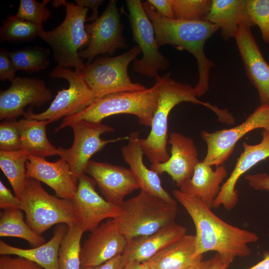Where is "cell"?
<instances>
[{
    "instance_id": "cell-30",
    "label": "cell",
    "mask_w": 269,
    "mask_h": 269,
    "mask_svg": "<svg viewBox=\"0 0 269 269\" xmlns=\"http://www.w3.org/2000/svg\"><path fill=\"white\" fill-rule=\"evenodd\" d=\"M28 156L27 152L24 150H0V169L10 184L14 195L19 199L26 183L25 165Z\"/></svg>"
},
{
    "instance_id": "cell-31",
    "label": "cell",
    "mask_w": 269,
    "mask_h": 269,
    "mask_svg": "<svg viewBox=\"0 0 269 269\" xmlns=\"http://www.w3.org/2000/svg\"><path fill=\"white\" fill-rule=\"evenodd\" d=\"M83 233L79 224L67 226L58 252L59 269H81V240Z\"/></svg>"
},
{
    "instance_id": "cell-2",
    "label": "cell",
    "mask_w": 269,
    "mask_h": 269,
    "mask_svg": "<svg viewBox=\"0 0 269 269\" xmlns=\"http://www.w3.org/2000/svg\"><path fill=\"white\" fill-rule=\"evenodd\" d=\"M142 3L153 24L158 46L171 44L188 51L196 58L199 78L194 90L197 97L205 94L209 89L210 72L215 64L206 57L204 45L220 28L204 20L166 18L160 15L147 0Z\"/></svg>"
},
{
    "instance_id": "cell-40",
    "label": "cell",
    "mask_w": 269,
    "mask_h": 269,
    "mask_svg": "<svg viewBox=\"0 0 269 269\" xmlns=\"http://www.w3.org/2000/svg\"><path fill=\"white\" fill-rule=\"evenodd\" d=\"M0 208L6 210L9 209H20L21 203L19 198L14 195L0 181Z\"/></svg>"
},
{
    "instance_id": "cell-13",
    "label": "cell",
    "mask_w": 269,
    "mask_h": 269,
    "mask_svg": "<svg viewBox=\"0 0 269 269\" xmlns=\"http://www.w3.org/2000/svg\"><path fill=\"white\" fill-rule=\"evenodd\" d=\"M117 2L110 0L101 15L92 23L85 25L89 43L85 49L79 52V55L82 59H88L87 64L99 54L113 55L118 49L128 47L123 35L124 24Z\"/></svg>"
},
{
    "instance_id": "cell-6",
    "label": "cell",
    "mask_w": 269,
    "mask_h": 269,
    "mask_svg": "<svg viewBox=\"0 0 269 269\" xmlns=\"http://www.w3.org/2000/svg\"><path fill=\"white\" fill-rule=\"evenodd\" d=\"M66 16L63 22L52 30L42 29L38 36L51 47L53 57L58 66L74 67L75 71L81 72L86 65L79 55V52L87 47L89 36L85 23L89 8L66 2Z\"/></svg>"
},
{
    "instance_id": "cell-1",
    "label": "cell",
    "mask_w": 269,
    "mask_h": 269,
    "mask_svg": "<svg viewBox=\"0 0 269 269\" xmlns=\"http://www.w3.org/2000/svg\"><path fill=\"white\" fill-rule=\"evenodd\" d=\"M172 194L195 225L196 256L216 252L228 268L236 258L251 255L252 250L249 245L259 240L256 233L225 222L197 197L187 196L177 189L172 191Z\"/></svg>"
},
{
    "instance_id": "cell-28",
    "label": "cell",
    "mask_w": 269,
    "mask_h": 269,
    "mask_svg": "<svg viewBox=\"0 0 269 269\" xmlns=\"http://www.w3.org/2000/svg\"><path fill=\"white\" fill-rule=\"evenodd\" d=\"M18 122L21 150H25L30 155L43 158L58 155V147L52 144L47 136L48 121L24 118Z\"/></svg>"
},
{
    "instance_id": "cell-46",
    "label": "cell",
    "mask_w": 269,
    "mask_h": 269,
    "mask_svg": "<svg viewBox=\"0 0 269 269\" xmlns=\"http://www.w3.org/2000/svg\"><path fill=\"white\" fill-rule=\"evenodd\" d=\"M210 269H227V268L222 263L221 257L218 253L212 258Z\"/></svg>"
},
{
    "instance_id": "cell-36",
    "label": "cell",
    "mask_w": 269,
    "mask_h": 269,
    "mask_svg": "<svg viewBox=\"0 0 269 269\" xmlns=\"http://www.w3.org/2000/svg\"><path fill=\"white\" fill-rule=\"evenodd\" d=\"M49 0L39 2L35 0H20L16 15L25 20L42 24L50 17L51 12L46 7Z\"/></svg>"
},
{
    "instance_id": "cell-19",
    "label": "cell",
    "mask_w": 269,
    "mask_h": 269,
    "mask_svg": "<svg viewBox=\"0 0 269 269\" xmlns=\"http://www.w3.org/2000/svg\"><path fill=\"white\" fill-rule=\"evenodd\" d=\"M262 135V140L258 144L243 142V151L238 158L230 176L221 186L214 201V208L222 206L227 211L233 209L239 201L236 185L240 177L256 164L269 157V132L263 130Z\"/></svg>"
},
{
    "instance_id": "cell-35",
    "label": "cell",
    "mask_w": 269,
    "mask_h": 269,
    "mask_svg": "<svg viewBox=\"0 0 269 269\" xmlns=\"http://www.w3.org/2000/svg\"><path fill=\"white\" fill-rule=\"evenodd\" d=\"M247 11L253 25L259 27L263 40L269 44V0H247Z\"/></svg>"
},
{
    "instance_id": "cell-23",
    "label": "cell",
    "mask_w": 269,
    "mask_h": 269,
    "mask_svg": "<svg viewBox=\"0 0 269 269\" xmlns=\"http://www.w3.org/2000/svg\"><path fill=\"white\" fill-rule=\"evenodd\" d=\"M186 233L184 226L174 222L152 234L128 240L122 256L126 263L146 262Z\"/></svg>"
},
{
    "instance_id": "cell-3",
    "label": "cell",
    "mask_w": 269,
    "mask_h": 269,
    "mask_svg": "<svg viewBox=\"0 0 269 269\" xmlns=\"http://www.w3.org/2000/svg\"><path fill=\"white\" fill-rule=\"evenodd\" d=\"M159 81L157 105L150 126L151 130L145 138L139 139L141 147L151 165L166 161L170 157L167 150L168 118L172 109L182 102L203 105L218 115L221 109L208 102L199 100L194 88L178 82L170 77V73L156 77Z\"/></svg>"
},
{
    "instance_id": "cell-41",
    "label": "cell",
    "mask_w": 269,
    "mask_h": 269,
    "mask_svg": "<svg viewBox=\"0 0 269 269\" xmlns=\"http://www.w3.org/2000/svg\"><path fill=\"white\" fill-rule=\"evenodd\" d=\"M249 186L256 190L269 191V175L266 173L246 174L245 176Z\"/></svg>"
},
{
    "instance_id": "cell-18",
    "label": "cell",
    "mask_w": 269,
    "mask_h": 269,
    "mask_svg": "<svg viewBox=\"0 0 269 269\" xmlns=\"http://www.w3.org/2000/svg\"><path fill=\"white\" fill-rule=\"evenodd\" d=\"M85 173L94 179L105 199L119 206L127 195L139 189L130 169L120 165L90 160Z\"/></svg>"
},
{
    "instance_id": "cell-20",
    "label": "cell",
    "mask_w": 269,
    "mask_h": 269,
    "mask_svg": "<svg viewBox=\"0 0 269 269\" xmlns=\"http://www.w3.org/2000/svg\"><path fill=\"white\" fill-rule=\"evenodd\" d=\"M171 155L166 161L151 165L158 174L166 173L179 188L190 179L199 162L197 147L192 139L178 132L169 135Z\"/></svg>"
},
{
    "instance_id": "cell-21",
    "label": "cell",
    "mask_w": 269,
    "mask_h": 269,
    "mask_svg": "<svg viewBox=\"0 0 269 269\" xmlns=\"http://www.w3.org/2000/svg\"><path fill=\"white\" fill-rule=\"evenodd\" d=\"M26 176L51 187L56 196L71 200L77 189L69 165L63 158L49 162L45 158L29 155L26 162Z\"/></svg>"
},
{
    "instance_id": "cell-38",
    "label": "cell",
    "mask_w": 269,
    "mask_h": 269,
    "mask_svg": "<svg viewBox=\"0 0 269 269\" xmlns=\"http://www.w3.org/2000/svg\"><path fill=\"white\" fill-rule=\"evenodd\" d=\"M0 269H44L35 263L23 257L11 258L7 255L0 258Z\"/></svg>"
},
{
    "instance_id": "cell-12",
    "label": "cell",
    "mask_w": 269,
    "mask_h": 269,
    "mask_svg": "<svg viewBox=\"0 0 269 269\" xmlns=\"http://www.w3.org/2000/svg\"><path fill=\"white\" fill-rule=\"evenodd\" d=\"M260 128L269 132V106L261 105L244 122L231 129L213 133L202 131L201 136L207 147L203 160L211 166L223 165L233 153L237 142L249 132Z\"/></svg>"
},
{
    "instance_id": "cell-43",
    "label": "cell",
    "mask_w": 269,
    "mask_h": 269,
    "mask_svg": "<svg viewBox=\"0 0 269 269\" xmlns=\"http://www.w3.org/2000/svg\"><path fill=\"white\" fill-rule=\"evenodd\" d=\"M125 264L126 262L122 255L101 265L81 267L80 269H123Z\"/></svg>"
},
{
    "instance_id": "cell-44",
    "label": "cell",
    "mask_w": 269,
    "mask_h": 269,
    "mask_svg": "<svg viewBox=\"0 0 269 269\" xmlns=\"http://www.w3.org/2000/svg\"><path fill=\"white\" fill-rule=\"evenodd\" d=\"M76 4L92 10V15L87 19V21H95L99 18L98 8L104 2V0H75Z\"/></svg>"
},
{
    "instance_id": "cell-39",
    "label": "cell",
    "mask_w": 269,
    "mask_h": 269,
    "mask_svg": "<svg viewBox=\"0 0 269 269\" xmlns=\"http://www.w3.org/2000/svg\"><path fill=\"white\" fill-rule=\"evenodd\" d=\"M16 67L8 55V51L4 48L0 49V80H6L12 82L15 78Z\"/></svg>"
},
{
    "instance_id": "cell-32",
    "label": "cell",
    "mask_w": 269,
    "mask_h": 269,
    "mask_svg": "<svg viewBox=\"0 0 269 269\" xmlns=\"http://www.w3.org/2000/svg\"><path fill=\"white\" fill-rule=\"evenodd\" d=\"M2 23L0 28V42L29 41L38 36L43 29L42 24L22 19L16 15H8Z\"/></svg>"
},
{
    "instance_id": "cell-27",
    "label": "cell",
    "mask_w": 269,
    "mask_h": 269,
    "mask_svg": "<svg viewBox=\"0 0 269 269\" xmlns=\"http://www.w3.org/2000/svg\"><path fill=\"white\" fill-rule=\"evenodd\" d=\"M67 226L57 227L52 237L48 242L32 249H21L0 241V255H15L32 261L44 269H59L58 252Z\"/></svg>"
},
{
    "instance_id": "cell-8",
    "label": "cell",
    "mask_w": 269,
    "mask_h": 269,
    "mask_svg": "<svg viewBox=\"0 0 269 269\" xmlns=\"http://www.w3.org/2000/svg\"><path fill=\"white\" fill-rule=\"evenodd\" d=\"M141 53L138 45L115 57L103 56L86 65L81 74L97 98L124 92L141 91L147 89L134 83L129 76V64Z\"/></svg>"
},
{
    "instance_id": "cell-42",
    "label": "cell",
    "mask_w": 269,
    "mask_h": 269,
    "mask_svg": "<svg viewBox=\"0 0 269 269\" xmlns=\"http://www.w3.org/2000/svg\"><path fill=\"white\" fill-rule=\"evenodd\" d=\"M158 13L164 17L174 18L172 0H148Z\"/></svg>"
},
{
    "instance_id": "cell-5",
    "label": "cell",
    "mask_w": 269,
    "mask_h": 269,
    "mask_svg": "<svg viewBox=\"0 0 269 269\" xmlns=\"http://www.w3.org/2000/svg\"><path fill=\"white\" fill-rule=\"evenodd\" d=\"M120 208L114 219L128 241L149 235L174 222L177 213V204L141 190L125 200Z\"/></svg>"
},
{
    "instance_id": "cell-34",
    "label": "cell",
    "mask_w": 269,
    "mask_h": 269,
    "mask_svg": "<svg viewBox=\"0 0 269 269\" xmlns=\"http://www.w3.org/2000/svg\"><path fill=\"white\" fill-rule=\"evenodd\" d=\"M212 0H172L174 18L185 20H204Z\"/></svg>"
},
{
    "instance_id": "cell-49",
    "label": "cell",
    "mask_w": 269,
    "mask_h": 269,
    "mask_svg": "<svg viewBox=\"0 0 269 269\" xmlns=\"http://www.w3.org/2000/svg\"><path fill=\"white\" fill-rule=\"evenodd\" d=\"M64 1V0H54L52 2V5L54 7H58L61 5H63Z\"/></svg>"
},
{
    "instance_id": "cell-16",
    "label": "cell",
    "mask_w": 269,
    "mask_h": 269,
    "mask_svg": "<svg viewBox=\"0 0 269 269\" xmlns=\"http://www.w3.org/2000/svg\"><path fill=\"white\" fill-rule=\"evenodd\" d=\"M91 232L81 246V267L98 266L123 254L128 240L114 219L106 220Z\"/></svg>"
},
{
    "instance_id": "cell-4",
    "label": "cell",
    "mask_w": 269,
    "mask_h": 269,
    "mask_svg": "<svg viewBox=\"0 0 269 269\" xmlns=\"http://www.w3.org/2000/svg\"><path fill=\"white\" fill-rule=\"evenodd\" d=\"M159 84L156 77L154 84L145 90L116 93L97 98L81 112L63 118L54 133L81 120L102 122L107 117L119 114L134 115L141 125L150 127L157 105Z\"/></svg>"
},
{
    "instance_id": "cell-26",
    "label": "cell",
    "mask_w": 269,
    "mask_h": 269,
    "mask_svg": "<svg viewBox=\"0 0 269 269\" xmlns=\"http://www.w3.org/2000/svg\"><path fill=\"white\" fill-rule=\"evenodd\" d=\"M204 20L217 25L225 40L234 38L241 24L251 23L247 11V0H212Z\"/></svg>"
},
{
    "instance_id": "cell-14",
    "label": "cell",
    "mask_w": 269,
    "mask_h": 269,
    "mask_svg": "<svg viewBox=\"0 0 269 269\" xmlns=\"http://www.w3.org/2000/svg\"><path fill=\"white\" fill-rule=\"evenodd\" d=\"M96 184L93 178L83 174L78 179L77 191L71 200L84 233L92 232L105 220L115 219L120 212L119 206L98 193Z\"/></svg>"
},
{
    "instance_id": "cell-17",
    "label": "cell",
    "mask_w": 269,
    "mask_h": 269,
    "mask_svg": "<svg viewBox=\"0 0 269 269\" xmlns=\"http://www.w3.org/2000/svg\"><path fill=\"white\" fill-rule=\"evenodd\" d=\"M250 22L241 24L235 36L247 75L257 89L261 105L269 106V64L253 35Z\"/></svg>"
},
{
    "instance_id": "cell-48",
    "label": "cell",
    "mask_w": 269,
    "mask_h": 269,
    "mask_svg": "<svg viewBox=\"0 0 269 269\" xmlns=\"http://www.w3.org/2000/svg\"><path fill=\"white\" fill-rule=\"evenodd\" d=\"M211 262L212 258L207 260L202 261L199 264L187 269H210Z\"/></svg>"
},
{
    "instance_id": "cell-33",
    "label": "cell",
    "mask_w": 269,
    "mask_h": 269,
    "mask_svg": "<svg viewBox=\"0 0 269 269\" xmlns=\"http://www.w3.org/2000/svg\"><path fill=\"white\" fill-rule=\"evenodd\" d=\"M8 55L17 71L32 73L48 66L50 50L43 47L31 46L8 51Z\"/></svg>"
},
{
    "instance_id": "cell-29",
    "label": "cell",
    "mask_w": 269,
    "mask_h": 269,
    "mask_svg": "<svg viewBox=\"0 0 269 269\" xmlns=\"http://www.w3.org/2000/svg\"><path fill=\"white\" fill-rule=\"evenodd\" d=\"M20 209H9L0 212V237H16L26 241L35 247L43 244L44 238L34 231L23 218Z\"/></svg>"
},
{
    "instance_id": "cell-9",
    "label": "cell",
    "mask_w": 269,
    "mask_h": 269,
    "mask_svg": "<svg viewBox=\"0 0 269 269\" xmlns=\"http://www.w3.org/2000/svg\"><path fill=\"white\" fill-rule=\"evenodd\" d=\"M50 76L53 78L66 79L69 84L68 88L58 91L48 108L42 113L34 114L32 107L28 108L23 115L25 118L46 120L50 123L55 122L81 112L97 99L81 72L57 66L50 72Z\"/></svg>"
},
{
    "instance_id": "cell-10",
    "label": "cell",
    "mask_w": 269,
    "mask_h": 269,
    "mask_svg": "<svg viewBox=\"0 0 269 269\" xmlns=\"http://www.w3.org/2000/svg\"><path fill=\"white\" fill-rule=\"evenodd\" d=\"M128 16L133 40L142 53L141 59L133 61L135 72L151 78H156L159 70L165 71L170 66L169 60L159 50L153 24L140 0H127Z\"/></svg>"
},
{
    "instance_id": "cell-11",
    "label": "cell",
    "mask_w": 269,
    "mask_h": 269,
    "mask_svg": "<svg viewBox=\"0 0 269 269\" xmlns=\"http://www.w3.org/2000/svg\"><path fill=\"white\" fill-rule=\"evenodd\" d=\"M74 133V141L69 148L58 147V155L68 164L75 180L85 173L91 157L110 143L126 139L128 137L103 140L101 135L113 132V128L102 122L81 120L71 124Z\"/></svg>"
},
{
    "instance_id": "cell-37",
    "label": "cell",
    "mask_w": 269,
    "mask_h": 269,
    "mask_svg": "<svg viewBox=\"0 0 269 269\" xmlns=\"http://www.w3.org/2000/svg\"><path fill=\"white\" fill-rule=\"evenodd\" d=\"M21 150L19 122L16 119H6L0 124V150Z\"/></svg>"
},
{
    "instance_id": "cell-24",
    "label": "cell",
    "mask_w": 269,
    "mask_h": 269,
    "mask_svg": "<svg viewBox=\"0 0 269 269\" xmlns=\"http://www.w3.org/2000/svg\"><path fill=\"white\" fill-rule=\"evenodd\" d=\"M227 174L223 164L216 166L214 170L203 160L199 161L192 177L184 183L179 190L187 196L198 198L211 209L220 191V184Z\"/></svg>"
},
{
    "instance_id": "cell-45",
    "label": "cell",
    "mask_w": 269,
    "mask_h": 269,
    "mask_svg": "<svg viewBox=\"0 0 269 269\" xmlns=\"http://www.w3.org/2000/svg\"><path fill=\"white\" fill-rule=\"evenodd\" d=\"M123 269H151L147 262L131 261L126 263Z\"/></svg>"
},
{
    "instance_id": "cell-15",
    "label": "cell",
    "mask_w": 269,
    "mask_h": 269,
    "mask_svg": "<svg viewBox=\"0 0 269 269\" xmlns=\"http://www.w3.org/2000/svg\"><path fill=\"white\" fill-rule=\"evenodd\" d=\"M52 97L43 80L17 76L7 89L0 91V120L16 119L23 115L27 105L41 107Z\"/></svg>"
},
{
    "instance_id": "cell-25",
    "label": "cell",
    "mask_w": 269,
    "mask_h": 269,
    "mask_svg": "<svg viewBox=\"0 0 269 269\" xmlns=\"http://www.w3.org/2000/svg\"><path fill=\"white\" fill-rule=\"evenodd\" d=\"M195 252V235L186 234L146 262L151 269H187L203 261Z\"/></svg>"
},
{
    "instance_id": "cell-22",
    "label": "cell",
    "mask_w": 269,
    "mask_h": 269,
    "mask_svg": "<svg viewBox=\"0 0 269 269\" xmlns=\"http://www.w3.org/2000/svg\"><path fill=\"white\" fill-rule=\"evenodd\" d=\"M128 143L122 147V154L137 181L140 190L160 198L166 202L177 204L176 200L162 187L156 172L148 168L143 160L144 152L141 147L139 133L134 132L128 136Z\"/></svg>"
},
{
    "instance_id": "cell-7",
    "label": "cell",
    "mask_w": 269,
    "mask_h": 269,
    "mask_svg": "<svg viewBox=\"0 0 269 269\" xmlns=\"http://www.w3.org/2000/svg\"><path fill=\"white\" fill-rule=\"evenodd\" d=\"M19 200L26 223L39 235L55 224L71 227L79 224L71 200L49 194L35 179L27 178Z\"/></svg>"
},
{
    "instance_id": "cell-47",
    "label": "cell",
    "mask_w": 269,
    "mask_h": 269,
    "mask_svg": "<svg viewBox=\"0 0 269 269\" xmlns=\"http://www.w3.org/2000/svg\"><path fill=\"white\" fill-rule=\"evenodd\" d=\"M248 269H269V253L264 254L262 261Z\"/></svg>"
}]
</instances>
